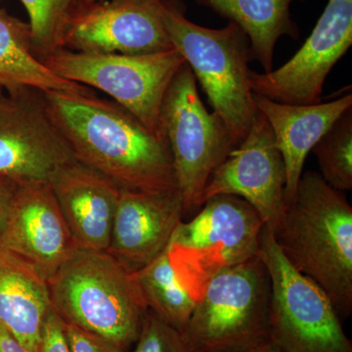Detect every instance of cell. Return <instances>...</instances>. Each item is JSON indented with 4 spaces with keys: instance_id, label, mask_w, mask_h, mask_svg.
Here are the masks:
<instances>
[{
    "instance_id": "obj_21",
    "label": "cell",
    "mask_w": 352,
    "mask_h": 352,
    "mask_svg": "<svg viewBox=\"0 0 352 352\" xmlns=\"http://www.w3.org/2000/svg\"><path fill=\"white\" fill-rule=\"evenodd\" d=\"M148 307L166 323L182 332L196 300L179 281L168 252L134 272Z\"/></svg>"
},
{
    "instance_id": "obj_17",
    "label": "cell",
    "mask_w": 352,
    "mask_h": 352,
    "mask_svg": "<svg viewBox=\"0 0 352 352\" xmlns=\"http://www.w3.org/2000/svg\"><path fill=\"white\" fill-rule=\"evenodd\" d=\"M259 112L267 120L286 168L285 205L296 195L305 159L342 113L352 108V94L314 105L278 103L254 94Z\"/></svg>"
},
{
    "instance_id": "obj_14",
    "label": "cell",
    "mask_w": 352,
    "mask_h": 352,
    "mask_svg": "<svg viewBox=\"0 0 352 352\" xmlns=\"http://www.w3.org/2000/svg\"><path fill=\"white\" fill-rule=\"evenodd\" d=\"M0 249L46 280L78 251L50 183H18Z\"/></svg>"
},
{
    "instance_id": "obj_25",
    "label": "cell",
    "mask_w": 352,
    "mask_h": 352,
    "mask_svg": "<svg viewBox=\"0 0 352 352\" xmlns=\"http://www.w3.org/2000/svg\"><path fill=\"white\" fill-rule=\"evenodd\" d=\"M64 329L71 352H129L71 324L64 323Z\"/></svg>"
},
{
    "instance_id": "obj_10",
    "label": "cell",
    "mask_w": 352,
    "mask_h": 352,
    "mask_svg": "<svg viewBox=\"0 0 352 352\" xmlns=\"http://www.w3.org/2000/svg\"><path fill=\"white\" fill-rule=\"evenodd\" d=\"M76 161L50 119L43 92L25 88L0 97V175L17 183H50Z\"/></svg>"
},
{
    "instance_id": "obj_18",
    "label": "cell",
    "mask_w": 352,
    "mask_h": 352,
    "mask_svg": "<svg viewBox=\"0 0 352 352\" xmlns=\"http://www.w3.org/2000/svg\"><path fill=\"white\" fill-rule=\"evenodd\" d=\"M52 309L47 280L0 249V324L30 352H39L44 322Z\"/></svg>"
},
{
    "instance_id": "obj_3",
    "label": "cell",
    "mask_w": 352,
    "mask_h": 352,
    "mask_svg": "<svg viewBox=\"0 0 352 352\" xmlns=\"http://www.w3.org/2000/svg\"><path fill=\"white\" fill-rule=\"evenodd\" d=\"M52 309L64 323L129 351L147 302L134 272L108 252L78 250L47 279Z\"/></svg>"
},
{
    "instance_id": "obj_24",
    "label": "cell",
    "mask_w": 352,
    "mask_h": 352,
    "mask_svg": "<svg viewBox=\"0 0 352 352\" xmlns=\"http://www.w3.org/2000/svg\"><path fill=\"white\" fill-rule=\"evenodd\" d=\"M129 352H194L182 332L148 310L134 349Z\"/></svg>"
},
{
    "instance_id": "obj_19",
    "label": "cell",
    "mask_w": 352,
    "mask_h": 352,
    "mask_svg": "<svg viewBox=\"0 0 352 352\" xmlns=\"http://www.w3.org/2000/svg\"><path fill=\"white\" fill-rule=\"evenodd\" d=\"M31 88L41 92H87V87L57 75L34 55L29 23L0 9V89Z\"/></svg>"
},
{
    "instance_id": "obj_28",
    "label": "cell",
    "mask_w": 352,
    "mask_h": 352,
    "mask_svg": "<svg viewBox=\"0 0 352 352\" xmlns=\"http://www.w3.org/2000/svg\"><path fill=\"white\" fill-rule=\"evenodd\" d=\"M0 352H30L0 324Z\"/></svg>"
},
{
    "instance_id": "obj_20",
    "label": "cell",
    "mask_w": 352,
    "mask_h": 352,
    "mask_svg": "<svg viewBox=\"0 0 352 352\" xmlns=\"http://www.w3.org/2000/svg\"><path fill=\"white\" fill-rule=\"evenodd\" d=\"M295 0H196L200 6L239 25L251 43L252 59L264 73L273 69V55L278 39L283 36L296 39L298 25L289 12Z\"/></svg>"
},
{
    "instance_id": "obj_13",
    "label": "cell",
    "mask_w": 352,
    "mask_h": 352,
    "mask_svg": "<svg viewBox=\"0 0 352 352\" xmlns=\"http://www.w3.org/2000/svg\"><path fill=\"white\" fill-rule=\"evenodd\" d=\"M286 182V168L274 134L258 111L249 133L210 175L200 207L212 197H239L274 230L284 212Z\"/></svg>"
},
{
    "instance_id": "obj_16",
    "label": "cell",
    "mask_w": 352,
    "mask_h": 352,
    "mask_svg": "<svg viewBox=\"0 0 352 352\" xmlns=\"http://www.w3.org/2000/svg\"><path fill=\"white\" fill-rule=\"evenodd\" d=\"M50 185L78 249L107 252L119 185L76 160L58 171Z\"/></svg>"
},
{
    "instance_id": "obj_1",
    "label": "cell",
    "mask_w": 352,
    "mask_h": 352,
    "mask_svg": "<svg viewBox=\"0 0 352 352\" xmlns=\"http://www.w3.org/2000/svg\"><path fill=\"white\" fill-rule=\"evenodd\" d=\"M50 119L76 161L120 188L144 192L177 189L170 146L119 104L87 92H43Z\"/></svg>"
},
{
    "instance_id": "obj_22",
    "label": "cell",
    "mask_w": 352,
    "mask_h": 352,
    "mask_svg": "<svg viewBox=\"0 0 352 352\" xmlns=\"http://www.w3.org/2000/svg\"><path fill=\"white\" fill-rule=\"evenodd\" d=\"M312 152L324 182L338 191L352 189V108L336 120Z\"/></svg>"
},
{
    "instance_id": "obj_11",
    "label": "cell",
    "mask_w": 352,
    "mask_h": 352,
    "mask_svg": "<svg viewBox=\"0 0 352 352\" xmlns=\"http://www.w3.org/2000/svg\"><path fill=\"white\" fill-rule=\"evenodd\" d=\"M352 44V0H328L300 50L279 69L249 72L252 94L278 103H321L324 83Z\"/></svg>"
},
{
    "instance_id": "obj_23",
    "label": "cell",
    "mask_w": 352,
    "mask_h": 352,
    "mask_svg": "<svg viewBox=\"0 0 352 352\" xmlns=\"http://www.w3.org/2000/svg\"><path fill=\"white\" fill-rule=\"evenodd\" d=\"M29 14L32 50L44 61L63 50V41L78 0H21Z\"/></svg>"
},
{
    "instance_id": "obj_15",
    "label": "cell",
    "mask_w": 352,
    "mask_h": 352,
    "mask_svg": "<svg viewBox=\"0 0 352 352\" xmlns=\"http://www.w3.org/2000/svg\"><path fill=\"white\" fill-rule=\"evenodd\" d=\"M184 214L178 190L122 188L108 254L131 272L141 270L166 251Z\"/></svg>"
},
{
    "instance_id": "obj_4",
    "label": "cell",
    "mask_w": 352,
    "mask_h": 352,
    "mask_svg": "<svg viewBox=\"0 0 352 352\" xmlns=\"http://www.w3.org/2000/svg\"><path fill=\"white\" fill-rule=\"evenodd\" d=\"M163 17L173 47L200 82L212 112L242 142L258 113L249 85L252 55L247 34L233 22L219 30L196 25L173 0H164Z\"/></svg>"
},
{
    "instance_id": "obj_27",
    "label": "cell",
    "mask_w": 352,
    "mask_h": 352,
    "mask_svg": "<svg viewBox=\"0 0 352 352\" xmlns=\"http://www.w3.org/2000/svg\"><path fill=\"white\" fill-rule=\"evenodd\" d=\"M17 187V182L6 176L0 175V241Z\"/></svg>"
},
{
    "instance_id": "obj_30",
    "label": "cell",
    "mask_w": 352,
    "mask_h": 352,
    "mask_svg": "<svg viewBox=\"0 0 352 352\" xmlns=\"http://www.w3.org/2000/svg\"><path fill=\"white\" fill-rule=\"evenodd\" d=\"M100 1H103V0H78V7L90 6V4Z\"/></svg>"
},
{
    "instance_id": "obj_31",
    "label": "cell",
    "mask_w": 352,
    "mask_h": 352,
    "mask_svg": "<svg viewBox=\"0 0 352 352\" xmlns=\"http://www.w3.org/2000/svg\"><path fill=\"white\" fill-rule=\"evenodd\" d=\"M3 94H4L3 90L0 89V97H1V96H2V95H3Z\"/></svg>"
},
{
    "instance_id": "obj_8",
    "label": "cell",
    "mask_w": 352,
    "mask_h": 352,
    "mask_svg": "<svg viewBox=\"0 0 352 352\" xmlns=\"http://www.w3.org/2000/svg\"><path fill=\"white\" fill-rule=\"evenodd\" d=\"M160 127L170 146L176 185L186 214L200 208L210 175L240 142L226 122L204 105L195 76L186 62L164 95Z\"/></svg>"
},
{
    "instance_id": "obj_5",
    "label": "cell",
    "mask_w": 352,
    "mask_h": 352,
    "mask_svg": "<svg viewBox=\"0 0 352 352\" xmlns=\"http://www.w3.org/2000/svg\"><path fill=\"white\" fill-rule=\"evenodd\" d=\"M271 285L258 256L208 281L183 338L194 352H242L270 340Z\"/></svg>"
},
{
    "instance_id": "obj_2",
    "label": "cell",
    "mask_w": 352,
    "mask_h": 352,
    "mask_svg": "<svg viewBox=\"0 0 352 352\" xmlns=\"http://www.w3.org/2000/svg\"><path fill=\"white\" fill-rule=\"evenodd\" d=\"M273 234L289 263L332 300L340 317L352 314V208L316 171L302 173Z\"/></svg>"
},
{
    "instance_id": "obj_12",
    "label": "cell",
    "mask_w": 352,
    "mask_h": 352,
    "mask_svg": "<svg viewBox=\"0 0 352 352\" xmlns=\"http://www.w3.org/2000/svg\"><path fill=\"white\" fill-rule=\"evenodd\" d=\"M164 0H103L78 7L63 50L97 54L142 55L173 50L163 10Z\"/></svg>"
},
{
    "instance_id": "obj_9",
    "label": "cell",
    "mask_w": 352,
    "mask_h": 352,
    "mask_svg": "<svg viewBox=\"0 0 352 352\" xmlns=\"http://www.w3.org/2000/svg\"><path fill=\"white\" fill-rule=\"evenodd\" d=\"M43 63L58 76L105 92L156 135L166 90L184 58L175 48L151 54H97L63 50Z\"/></svg>"
},
{
    "instance_id": "obj_7",
    "label": "cell",
    "mask_w": 352,
    "mask_h": 352,
    "mask_svg": "<svg viewBox=\"0 0 352 352\" xmlns=\"http://www.w3.org/2000/svg\"><path fill=\"white\" fill-rule=\"evenodd\" d=\"M258 256L270 275V342L282 352H352L332 300L289 263L266 226Z\"/></svg>"
},
{
    "instance_id": "obj_26",
    "label": "cell",
    "mask_w": 352,
    "mask_h": 352,
    "mask_svg": "<svg viewBox=\"0 0 352 352\" xmlns=\"http://www.w3.org/2000/svg\"><path fill=\"white\" fill-rule=\"evenodd\" d=\"M39 352H71L65 335L64 322L53 309L44 322Z\"/></svg>"
},
{
    "instance_id": "obj_6",
    "label": "cell",
    "mask_w": 352,
    "mask_h": 352,
    "mask_svg": "<svg viewBox=\"0 0 352 352\" xmlns=\"http://www.w3.org/2000/svg\"><path fill=\"white\" fill-rule=\"evenodd\" d=\"M200 208L178 224L166 249L176 276L195 300L215 275L258 256L265 227L239 197H212Z\"/></svg>"
},
{
    "instance_id": "obj_29",
    "label": "cell",
    "mask_w": 352,
    "mask_h": 352,
    "mask_svg": "<svg viewBox=\"0 0 352 352\" xmlns=\"http://www.w3.org/2000/svg\"><path fill=\"white\" fill-rule=\"evenodd\" d=\"M242 352H282L278 347L275 346L270 340L259 344L258 346L252 347Z\"/></svg>"
}]
</instances>
